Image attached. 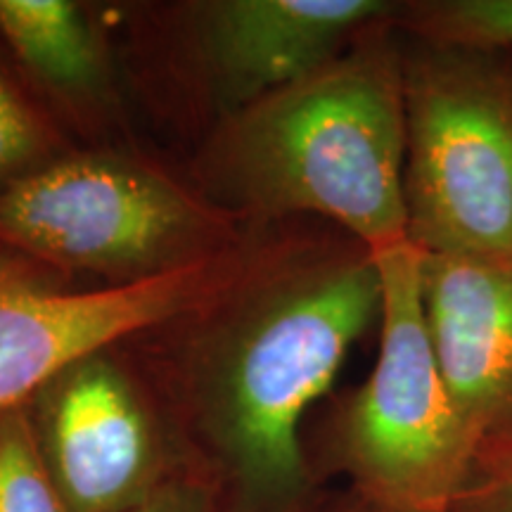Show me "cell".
Listing matches in <instances>:
<instances>
[{
    "label": "cell",
    "mask_w": 512,
    "mask_h": 512,
    "mask_svg": "<svg viewBox=\"0 0 512 512\" xmlns=\"http://www.w3.org/2000/svg\"><path fill=\"white\" fill-rule=\"evenodd\" d=\"M380 309L375 256L344 235L266 249L190 313L185 387L249 508L294 512L309 494L302 420Z\"/></svg>",
    "instance_id": "obj_1"
},
{
    "label": "cell",
    "mask_w": 512,
    "mask_h": 512,
    "mask_svg": "<svg viewBox=\"0 0 512 512\" xmlns=\"http://www.w3.org/2000/svg\"><path fill=\"white\" fill-rule=\"evenodd\" d=\"M394 17L316 72L228 114L207 152L211 188L264 219H328L370 252L408 242L403 43Z\"/></svg>",
    "instance_id": "obj_2"
},
{
    "label": "cell",
    "mask_w": 512,
    "mask_h": 512,
    "mask_svg": "<svg viewBox=\"0 0 512 512\" xmlns=\"http://www.w3.org/2000/svg\"><path fill=\"white\" fill-rule=\"evenodd\" d=\"M408 242L512 254V55L403 43Z\"/></svg>",
    "instance_id": "obj_3"
},
{
    "label": "cell",
    "mask_w": 512,
    "mask_h": 512,
    "mask_svg": "<svg viewBox=\"0 0 512 512\" xmlns=\"http://www.w3.org/2000/svg\"><path fill=\"white\" fill-rule=\"evenodd\" d=\"M380 354L335 420V456L356 498L392 512H451L477 453L448 392L422 306L420 249L373 252Z\"/></svg>",
    "instance_id": "obj_4"
},
{
    "label": "cell",
    "mask_w": 512,
    "mask_h": 512,
    "mask_svg": "<svg viewBox=\"0 0 512 512\" xmlns=\"http://www.w3.org/2000/svg\"><path fill=\"white\" fill-rule=\"evenodd\" d=\"M0 240L62 271L112 285L197 264L235 245L228 216L152 166L64 155L0 190Z\"/></svg>",
    "instance_id": "obj_5"
},
{
    "label": "cell",
    "mask_w": 512,
    "mask_h": 512,
    "mask_svg": "<svg viewBox=\"0 0 512 512\" xmlns=\"http://www.w3.org/2000/svg\"><path fill=\"white\" fill-rule=\"evenodd\" d=\"M252 259L233 247L157 278L86 292L0 264V413L24 406L79 358L188 318L238 283Z\"/></svg>",
    "instance_id": "obj_6"
},
{
    "label": "cell",
    "mask_w": 512,
    "mask_h": 512,
    "mask_svg": "<svg viewBox=\"0 0 512 512\" xmlns=\"http://www.w3.org/2000/svg\"><path fill=\"white\" fill-rule=\"evenodd\" d=\"M105 351L74 361L34 396L38 446L69 512H131L159 486L155 425Z\"/></svg>",
    "instance_id": "obj_7"
},
{
    "label": "cell",
    "mask_w": 512,
    "mask_h": 512,
    "mask_svg": "<svg viewBox=\"0 0 512 512\" xmlns=\"http://www.w3.org/2000/svg\"><path fill=\"white\" fill-rule=\"evenodd\" d=\"M389 0H214L197 5L200 50L228 114L245 110L344 53L392 19Z\"/></svg>",
    "instance_id": "obj_8"
},
{
    "label": "cell",
    "mask_w": 512,
    "mask_h": 512,
    "mask_svg": "<svg viewBox=\"0 0 512 512\" xmlns=\"http://www.w3.org/2000/svg\"><path fill=\"white\" fill-rule=\"evenodd\" d=\"M434 354L477 444L512 425V254L420 252Z\"/></svg>",
    "instance_id": "obj_9"
},
{
    "label": "cell",
    "mask_w": 512,
    "mask_h": 512,
    "mask_svg": "<svg viewBox=\"0 0 512 512\" xmlns=\"http://www.w3.org/2000/svg\"><path fill=\"white\" fill-rule=\"evenodd\" d=\"M0 34L29 72L67 98H91L105 86V48L76 3L0 0Z\"/></svg>",
    "instance_id": "obj_10"
},
{
    "label": "cell",
    "mask_w": 512,
    "mask_h": 512,
    "mask_svg": "<svg viewBox=\"0 0 512 512\" xmlns=\"http://www.w3.org/2000/svg\"><path fill=\"white\" fill-rule=\"evenodd\" d=\"M394 27L413 41L512 55V0L401 3Z\"/></svg>",
    "instance_id": "obj_11"
},
{
    "label": "cell",
    "mask_w": 512,
    "mask_h": 512,
    "mask_svg": "<svg viewBox=\"0 0 512 512\" xmlns=\"http://www.w3.org/2000/svg\"><path fill=\"white\" fill-rule=\"evenodd\" d=\"M0 512H69L22 406L0 413Z\"/></svg>",
    "instance_id": "obj_12"
},
{
    "label": "cell",
    "mask_w": 512,
    "mask_h": 512,
    "mask_svg": "<svg viewBox=\"0 0 512 512\" xmlns=\"http://www.w3.org/2000/svg\"><path fill=\"white\" fill-rule=\"evenodd\" d=\"M55 133L0 69V190L55 159Z\"/></svg>",
    "instance_id": "obj_13"
},
{
    "label": "cell",
    "mask_w": 512,
    "mask_h": 512,
    "mask_svg": "<svg viewBox=\"0 0 512 512\" xmlns=\"http://www.w3.org/2000/svg\"><path fill=\"white\" fill-rule=\"evenodd\" d=\"M451 512H512V425L479 444Z\"/></svg>",
    "instance_id": "obj_14"
},
{
    "label": "cell",
    "mask_w": 512,
    "mask_h": 512,
    "mask_svg": "<svg viewBox=\"0 0 512 512\" xmlns=\"http://www.w3.org/2000/svg\"><path fill=\"white\" fill-rule=\"evenodd\" d=\"M131 512H216L211 496L202 486L188 482L159 484L138 508Z\"/></svg>",
    "instance_id": "obj_15"
},
{
    "label": "cell",
    "mask_w": 512,
    "mask_h": 512,
    "mask_svg": "<svg viewBox=\"0 0 512 512\" xmlns=\"http://www.w3.org/2000/svg\"><path fill=\"white\" fill-rule=\"evenodd\" d=\"M328 512H392V510L377 508V505H370L366 501H361V498H356L354 503H344V505H339V508H332Z\"/></svg>",
    "instance_id": "obj_16"
}]
</instances>
